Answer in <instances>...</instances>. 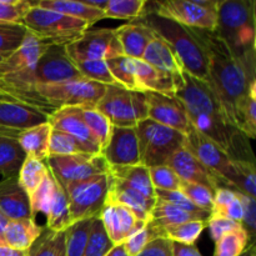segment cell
Instances as JSON below:
<instances>
[{"label": "cell", "mask_w": 256, "mask_h": 256, "mask_svg": "<svg viewBox=\"0 0 256 256\" xmlns=\"http://www.w3.org/2000/svg\"><path fill=\"white\" fill-rule=\"evenodd\" d=\"M95 109L99 110L112 126L135 128L148 119L145 94L120 85H106L104 95Z\"/></svg>", "instance_id": "cell-7"}, {"label": "cell", "mask_w": 256, "mask_h": 256, "mask_svg": "<svg viewBox=\"0 0 256 256\" xmlns=\"http://www.w3.org/2000/svg\"><path fill=\"white\" fill-rule=\"evenodd\" d=\"M174 98L182 102L192 126L214 142L226 155L229 154L234 139L240 132L228 124L219 102L206 82L184 72Z\"/></svg>", "instance_id": "cell-2"}, {"label": "cell", "mask_w": 256, "mask_h": 256, "mask_svg": "<svg viewBox=\"0 0 256 256\" xmlns=\"http://www.w3.org/2000/svg\"><path fill=\"white\" fill-rule=\"evenodd\" d=\"M150 180L155 190H165V192H176L180 188L182 180L179 179L174 170L168 165H160L149 169Z\"/></svg>", "instance_id": "cell-52"}, {"label": "cell", "mask_w": 256, "mask_h": 256, "mask_svg": "<svg viewBox=\"0 0 256 256\" xmlns=\"http://www.w3.org/2000/svg\"><path fill=\"white\" fill-rule=\"evenodd\" d=\"M109 174L115 182L140 192L149 199H156L155 189L150 180L149 168L142 164L130 166H109Z\"/></svg>", "instance_id": "cell-28"}, {"label": "cell", "mask_w": 256, "mask_h": 256, "mask_svg": "<svg viewBox=\"0 0 256 256\" xmlns=\"http://www.w3.org/2000/svg\"><path fill=\"white\" fill-rule=\"evenodd\" d=\"M29 256H65V232L44 229L29 249Z\"/></svg>", "instance_id": "cell-40"}, {"label": "cell", "mask_w": 256, "mask_h": 256, "mask_svg": "<svg viewBox=\"0 0 256 256\" xmlns=\"http://www.w3.org/2000/svg\"><path fill=\"white\" fill-rule=\"evenodd\" d=\"M10 220L0 212V246H6L5 245V230Z\"/></svg>", "instance_id": "cell-59"}, {"label": "cell", "mask_w": 256, "mask_h": 256, "mask_svg": "<svg viewBox=\"0 0 256 256\" xmlns=\"http://www.w3.org/2000/svg\"><path fill=\"white\" fill-rule=\"evenodd\" d=\"M179 192H182L190 202L202 210L210 212L212 208V199H214V192L208 188L199 184H192V182H180Z\"/></svg>", "instance_id": "cell-50"}, {"label": "cell", "mask_w": 256, "mask_h": 256, "mask_svg": "<svg viewBox=\"0 0 256 256\" xmlns=\"http://www.w3.org/2000/svg\"><path fill=\"white\" fill-rule=\"evenodd\" d=\"M84 4H86L88 6L92 8V9H98L104 12L105 8H106L108 0H84Z\"/></svg>", "instance_id": "cell-60"}, {"label": "cell", "mask_w": 256, "mask_h": 256, "mask_svg": "<svg viewBox=\"0 0 256 256\" xmlns=\"http://www.w3.org/2000/svg\"><path fill=\"white\" fill-rule=\"evenodd\" d=\"M22 25L50 45L70 44L90 28L82 20L36 6V2L25 15Z\"/></svg>", "instance_id": "cell-5"}, {"label": "cell", "mask_w": 256, "mask_h": 256, "mask_svg": "<svg viewBox=\"0 0 256 256\" xmlns=\"http://www.w3.org/2000/svg\"><path fill=\"white\" fill-rule=\"evenodd\" d=\"M49 45L50 44L45 42L44 40L39 39V38L28 32V35L22 40L20 46L2 60V62H0V76L12 74V72H22L35 69L38 60L44 54Z\"/></svg>", "instance_id": "cell-21"}, {"label": "cell", "mask_w": 256, "mask_h": 256, "mask_svg": "<svg viewBox=\"0 0 256 256\" xmlns=\"http://www.w3.org/2000/svg\"><path fill=\"white\" fill-rule=\"evenodd\" d=\"M254 242L244 229L228 232L215 242L214 256H240L245 252L248 245Z\"/></svg>", "instance_id": "cell-43"}, {"label": "cell", "mask_w": 256, "mask_h": 256, "mask_svg": "<svg viewBox=\"0 0 256 256\" xmlns=\"http://www.w3.org/2000/svg\"><path fill=\"white\" fill-rule=\"evenodd\" d=\"M206 226L205 220H190L178 225H170L159 230V236H164L170 242L182 245H194Z\"/></svg>", "instance_id": "cell-35"}, {"label": "cell", "mask_w": 256, "mask_h": 256, "mask_svg": "<svg viewBox=\"0 0 256 256\" xmlns=\"http://www.w3.org/2000/svg\"><path fill=\"white\" fill-rule=\"evenodd\" d=\"M182 146L186 148L212 175L222 182L225 188L232 190V159L214 142L192 126V129L185 134Z\"/></svg>", "instance_id": "cell-12"}, {"label": "cell", "mask_w": 256, "mask_h": 256, "mask_svg": "<svg viewBox=\"0 0 256 256\" xmlns=\"http://www.w3.org/2000/svg\"><path fill=\"white\" fill-rule=\"evenodd\" d=\"M132 66L135 90L142 92H158L170 98L175 96L182 78L178 80L172 75L159 72L142 59H132Z\"/></svg>", "instance_id": "cell-19"}, {"label": "cell", "mask_w": 256, "mask_h": 256, "mask_svg": "<svg viewBox=\"0 0 256 256\" xmlns=\"http://www.w3.org/2000/svg\"><path fill=\"white\" fill-rule=\"evenodd\" d=\"M50 132L52 126L49 122H44L20 132L18 135V142L28 158L44 162L49 156Z\"/></svg>", "instance_id": "cell-30"}, {"label": "cell", "mask_w": 256, "mask_h": 256, "mask_svg": "<svg viewBox=\"0 0 256 256\" xmlns=\"http://www.w3.org/2000/svg\"><path fill=\"white\" fill-rule=\"evenodd\" d=\"M48 112L38 110L29 105L0 99V130H22L48 122Z\"/></svg>", "instance_id": "cell-20"}, {"label": "cell", "mask_w": 256, "mask_h": 256, "mask_svg": "<svg viewBox=\"0 0 256 256\" xmlns=\"http://www.w3.org/2000/svg\"><path fill=\"white\" fill-rule=\"evenodd\" d=\"M136 256H174L172 242L164 236L155 238Z\"/></svg>", "instance_id": "cell-56"}, {"label": "cell", "mask_w": 256, "mask_h": 256, "mask_svg": "<svg viewBox=\"0 0 256 256\" xmlns=\"http://www.w3.org/2000/svg\"><path fill=\"white\" fill-rule=\"evenodd\" d=\"M190 220L202 219L156 198L152 214H150V222H148V224L152 225L156 230L158 235H159V230L162 229V228L182 224V222H190Z\"/></svg>", "instance_id": "cell-32"}, {"label": "cell", "mask_w": 256, "mask_h": 256, "mask_svg": "<svg viewBox=\"0 0 256 256\" xmlns=\"http://www.w3.org/2000/svg\"><path fill=\"white\" fill-rule=\"evenodd\" d=\"M232 188L234 192L249 195L256 199V169L255 162L244 160H232Z\"/></svg>", "instance_id": "cell-37"}, {"label": "cell", "mask_w": 256, "mask_h": 256, "mask_svg": "<svg viewBox=\"0 0 256 256\" xmlns=\"http://www.w3.org/2000/svg\"><path fill=\"white\" fill-rule=\"evenodd\" d=\"M135 132L139 145L140 164L149 169L166 165L169 158L184 145L185 134L156 124L150 119L138 122Z\"/></svg>", "instance_id": "cell-6"}, {"label": "cell", "mask_w": 256, "mask_h": 256, "mask_svg": "<svg viewBox=\"0 0 256 256\" xmlns=\"http://www.w3.org/2000/svg\"><path fill=\"white\" fill-rule=\"evenodd\" d=\"M48 122L52 130L72 135L84 144L100 149L99 144L82 119V106H66L54 110L48 116ZM100 152H102V149H100Z\"/></svg>", "instance_id": "cell-23"}, {"label": "cell", "mask_w": 256, "mask_h": 256, "mask_svg": "<svg viewBox=\"0 0 256 256\" xmlns=\"http://www.w3.org/2000/svg\"><path fill=\"white\" fill-rule=\"evenodd\" d=\"M74 154H100V149L84 144L72 135L52 129L49 140V156Z\"/></svg>", "instance_id": "cell-34"}, {"label": "cell", "mask_w": 256, "mask_h": 256, "mask_svg": "<svg viewBox=\"0 0 256 256\" xmlns=\"http://www.w3.org/2000/svg\"><path fill=\"white\" fill-rule=\"evenodd\" d=\"M100 154L109 166H130L140 164L135 128L112 126L109 142Z\"/></svg>", "instance_id": "cell-17"}, {"label": "cell", "mask_w": 256, "mask_h": 256, "mask_svg": "<svg viewBox=\"0 0 256 256\" xmlns=\"http://www.w3.org/2000/svg\"><path fill=\"white\" fill-rule=\"evenodd\" d=\"M112 248H114V245L105 232L99 216L94 218L89 240H88L86 248H85L82 256H106Z\"/></svg>", "instance_id": "cell-45"}, {"label": "cell", "mask_w": 256, "mask_h": 256, "mask_svg": "<svg viewBox=\"0 0 256 256\" xmlns=\"http://www.w3.org/2000/svg\"><path fill=\"white\" fill-rule=\"evenodd\" d=\"M135 22L149 28L156 36L172 48L182 62L185 72L206 82L208 54L196 30L162 16L146 5L142 16L138 18Z\"/></svg>", "instance_id": "cell-4"}, {"label": "cell", "mask_w": 256, "mask_h": 256, "mask_svg": "<svg viewBox=\"0 0 256 256\" xmlns=\"http://www.w3.org/2000/svg\"><path fill=\"white\" fill-rule=\"evenodd\" d=\"M28 35L22 25L0 24V56L6 58L16 50Z\"/></svg>", "instance_id": "cell-49"}, {"label": "cell", "mask_w": 256, "mask_h": 256, "mask_svg": "<svg viewBox=\"0 0 256 256\" xmlns=\"http://www.w3.org/2000/svg\"><path fill=\"white\" fill-rule=\"evenodd\" d=\"M106 256H128V255H126V252H125L122 245H118V246L112 248V249L110 250L109 254H108Z\"/></svg>", "instance_id": "cell-61"}, {"label": "cell", "mask_w": 256, "mask_h": 256, "mask_svg": "<svg viewBox=\"0 0 256 256\" xmlns=\"http://www.w3.org/2000/svg\"><path fill=\"white\" fill-rule=\"evenodd\" d=\"M206 225L209 228L210 236H212L214 242H216L220 238L224 236L228 232L242 229V224H239V222H232V220L226 219V218L212 216V215L208 218Z\"/></svg>", "instance_id": "cell-55"}, {"label": "cell", "mask_w": 256, "mask_h": 256, "mask_svg": "<svg viewBox=\"0 0 256 256\" xmlns=\"http://www.w3.org/2000/svg\"><path fill=\"white\" fill-rule=\"evenodd\" d=\"M146 6L162 16L172 19L190 29L214 32L216 28L218 9H204L192 0H164L146 2Z\"/></svg>", "instance_id": "cell-13"}, {"label": "cell", "mask_w": 256, "mask_h": 256, "mask_svg": "<svg viewBox=\"0 0 256 256\" xmlns=\"http://www.w3.org/2000/svg\"><path fill=\"white\" fill-rule=\"evenodd\" d=\"M99 219L114 246L122 245L128 238L146 225L124 205L110 200H105Z\"/></svg>", "instance_id": "cell-15"}, {"label": "cell", "mask_w": 256, "mask_h": 256, "mask_svg": "<svg viewBox=\"0 0 256 256\" xmlns=\"http://www.w3.org/2000/svg\"><path fill=\"white\" fill-rule=\"evenodd\" d=\"M255 8L254 0H222L214 30L234 59L252 68H256Z\"/></svg>", "instance_id": "cell-3"}, {"label": "cell", "mask_w": 256, "mask_h": 256, "mask_svg": "<svg viewBox=\"0 0 256 256\" xmlns=\"http://www.w3.org/2000/svg\"><path fill=\"white\" fill-rule=\"evenodd\" d=\"M55 186H56V180L49 170V175L38 186V189L30 195V206H32V218H35V215L38 214H42L46 216L55 194Z\"/></svg>", "instance_id": "cell-44"}, {"label": "cell", "mask_w": 256, "mask_h": 256, "mask_svg": "<svg viewBox=\"0 0 256 256\" xmlns=\"http://www.w3.org/2000/svg\"><path fill=\"white\" fill-rule=\"evenodd\" d=\"M240 256H256V246H255V242H250L248 245V248L245 249V252H242Z\"/></svg>", "instance_id": "cell-62"}, {"label": "cell", "mask_w": 256, "mask_h": 256, "mask_svg": "<svg viewBox=\"0 0 256 256\" xmlns=\"http://www.w3.org/2000/svg\"><path fill=\"white\" fill-rule=\"evenodd\" d=\"M110 182L112 176L106 172L80 182H70L65 186L69 199L72 222L99 216L105 204Z\"/></svg>", "instance_id": "cell-8"}, {"label": "cell", "mask_w": 256, "mask_h": 256, "mask_svg": "<svg viewBox=\"0 0 256 256\" xmlns=\"http://www.w3.org/2000/svg\"><path fill=\"white\" fill-rule=\"evenodd\" d=\"M2 59H4V58H2V56H0V62H2Z\"/></svg>", "instance_id": "cell-64"}, {"label": "cell", "mask_w": 256, "mask_h": 256, "mask_svg": "<svg viewBox=\"0 0 256 256\" xmlns=\"http://www.w3.org/2000/svg\"><path fill=\"white\" fill-rule=\"evenodd\" d=\"M0 256H29V250H15L8 246H0Z\"/></svg>", "instance_id": "cell-58"}, {"label": "cell", "mask_w": 256, "mask_h": 256, "mask_svg": "<svg viewBox=\"0 0 256 256\" xmlns=\"http://www.w3.org/2000/svg\"><path fill=\"white\" fill-rule=\"evenodd\" d=\"M35 2L29 0H0V24L22 25L25 15Z\"/></svg>", "instance_id": "cell-46"}, {"label": "cell", "mask_w": 256, "mask_h": 256, "mask_svg": "<svg viewBox=\"0 0 256 256\" xmlns=\"http://www.w3.org/2000/svg\"><path fill=\"white\" fill-rule=\"evenodd\" d=\"M142 59L159 72L172 75L178 80L184 72V68L172 48L156 35L149 42Z\"/></svg>", "instance_id": "cell-26"}, {"label": "cell", "mask_w": 256, "mask_h": 256, "mask_svg": "<svg viewBox=\"0 0 256 256\" xmlns=\"http://www.w3.org/2000/svg\"><path fill=\"white\" fill-rule=\"evenodd\" d=\"M20 132L0 130V175L2 179L16 176L26 154L18 142Z\"/></svg>", "instance_id": "cell-27"}, {"label": "cell", "mask_w": 256, "mask_h": 256, "mask_svg": "<svg viewBox=\"0 0 256 256\" xmlns=\"http://www.w3.org/2000/svg\"><path fill=\"white\" fill-rule=\"evenodd\" d=\"M166 165L174 170L180 180L192 184H199L208 188L215 192L218 188H225L215 175H212L186 148L182 146L178 149L169 160Z\"/></svg>", "instance_id": "cell-18"}, {"label": "cell", "mask_w": 256, "mask_h": 256, "mask_svg": "<svg viewBox=\"0 0 256 256\" xmlns=\"http://www.w3.org/2000/svg\"><path fill=\"white\" fill-rule=\"evenodd\" d=\"M92 219L72 222L65 230V256H82L89 240Z\"/></svg>", "instance_id": "cell-38"}, {"label": "cell", "mask_w": 256, "mask_h": 256, "mask_svg": "<svg viewBox=\"0 0 256 256\" xmlns=\"http://www.w3.org/2000/svg\"><path fill=\"white\" fill-rule=\"evenodd\" d=\"M144 94L146 99L148 119L182 134H186L192 129L186 112L176 98L165 96L152 92Z\"/></svg>", "instance_id": "cell-16"}, {"label": "cell", "mask_w": 256, "mask_h": 256, "mask_svg": "<svg viewBox=\"0 0 256 256\" xmlns=\"http://www.w3.org/2000/svg\"><path fill=\"white\" fill-rule=\"evenodd\" d=\"M155 196L158 199H162L164 202H169V204L174 205V206L179 208V209L184 210V212H189V214L195 215L199 219L205 220L206 222L208 218L210 216V212L202 210L198 208L196 205L192 204L182 192L176 190V192H165V190H155Z\"/></svg>", "instance_id": "cell-51"}, {"label": "cell", "mask_w": 256, "mask_h": 256, "mask_svg": "<svg viewBox=\"0 0 256 256\" xmlns=\"http://www.w3.org/2000/svg\"><path fill=\"white\" fill-rule=\"evenodd\" d=\"M105 200H110V202L124 205L130 212H132L136 215L138 219L148 224V222H150V214H152V210L154 208L155 200L156 199H149V198L144 196L140 192L115 182L112 178L109 192H108L106 199Z\"/></svg>", "instance_id": "cell-25"}, {"label": "cell", "mask_w": 256, "mask_h": 256, "mask_svg": "<svg viewBox=\"0 0 256 256\" xmlns=\"http://www.w3.org/2000/svg\"><path fill=\"white\" fill-rule=\"evenodd\" d=\"M159 235H158L156 230L150 224H146L139 232H136L132 236L128 238L124 242V244H122V248H124L128 256H136L146 246L148 242H150L152 239H155Z\"/></svg>", "instance_id": "cell-53"}, {"label": "cell", "mask_w": 256, "mask_h": 256, "mask_svg": "<svg viewBox=\"0 0 256 256\" xmlns=\"http://www.w3.org/2000/svg\"><path fill=\"white\" fill-rule=\"evenodd\" d=\"M38 92L52 110L66 106L95 108L106 90V85L84 78L59 84L38 85Z\"/></svg>", "instance_id": "cell-9"}, {"label": "cell", "mask_w": 256, "mask_h": 256, "mask_svg": "<svg viewBox=\"0 0 256 256\" xmlns=\"http://www.w3.org/2000/svg\"><path fill=\"white\" fill-rule=\"evenodd\" d=\"M76 79H82V75L68 56L65 45H49L35 66L34 80L36 86Z\"/></svg>", "instance_id": "cell-14"}, {"label": "cell", "mask_w": 256, "mask_h": 256, "mask_svg": "<svg viewBox=\"0 0 256 256\" xmlns=\"http://www.w3.org/2000/svg\"><path fill=\"white\" fill-rule=\"evenodd\" d=\"M240 202L242 206V228L249 235L250 240L255 242L256 232V199L249 196V195L238 192Z\"/></svg>", "instance_id": "cell-54"}, {"label": "cell", "mask_w": 256, "mask_h": 256, "mask_svg": "<svg viewBox=\"0 0 256 256\" xmlns=\"http://www.w3.org/2000/svg\"><path fill=\"white\" fill-rule=\"evenodd\" d=\"M0 99H6V98H5V96H2V95L0 94ZM8 100H9V99H8Z\"/></svg>", "instance_id": "cell-63"}, {"label": "cell", "mask_w": 256, "mask_h": 256, "mask_svg": "<svg viewBox=\"0 0 256 256\" xmlns=\"http://www.w3.org/2000/svg\"><path fill=\"white\" fill-rule=\"evenodd\" d=\"M238 130L248 139L256 136V80L250 84L249 92L238 108Z\"/></svg>", "instance_id": "cell-36"}, {"label": "cell", "mask_w": 256, "mask_h": 256, "mask_svg": "<svg viewBox=\"0 0 256 256\" xmlns=\"http://www.w3.org/2000/svg\"><path fill=\"white\" fill-rule=\"evenodd\" d=\"M196 30L208 54L206 84L219 102L228 124L238 130V108L249 92L256 68L234 59L214 32Z\"/></svg>", "instance_id": "cell-1"}, {"label": "cell", "mask_w": 256, "mask_h": 256, "mask_svg": "<svg viewBox=\"0 0 256 256\" xmlns=\"http://www.w3.org/2000/svg\"><path fill=\"white\" fill-rule=\"evenodd\" d=\"M114 32L122 46V54L132 59H142L145 49L155 36L149 28L135 20L115 28Z\"/></svg>", "instance_id": "cell-24"}, {"label": "cell", "mask_w": 256, "mask_h": 256, "mask_svg": "<svg viewBox=\"0 0 256 256\" xmlns=\"http://www.w3.org/2000/svg\"><path fill=\"white\" fill-rule=\"evenodd\" d=\"M45 164L64 189L70 182L109 172V165L102 154L52 155Z\"/></svg>", "instance_id": "cell-10"}, {"label": "cell", "mask_w": 256, "mask_h": 256, "mask_svg": "<svg viewBox=\"0 0 256 256\" xmlns=\"http://www.w3.org/2000/svg\"><path fill=\"white\" fill-rule=\"evenodd\" d=\"M172 250H174V256H202L195 245H182L178 242H172Z\"/></svg>", "instance_id": "cell-57"}, {"label": "cell", "mask_w": 256, "mask_h": 256, "mask_svg": "<svg viewBox=\"0 0 256 256\" xmlns=\"http://www.w3.org/2000/svg\"><path fill=\"white\" fill-rule=\"evenodd\" d=\"M106 66L109 69L110 74L114 78L118 85L126 89L135 90L134 74H132V58H128L125 55L112 58V59L105 60Z\"/></svg>", "instance_id": "cell-47"}, {"label": "cell", "mask_w": 256, "mask_h": 256, "mask_svg": "<svg viewBox=\"0 0 256 256\" xmlns=\"http://www.w3.org/2000/svg\"><path fill=\"white\" fill-rule=\"evenodd\" d=\"M82 75V78L92 82H100L104 85H118L114 78L110 74L104 60H94V62H72Z\"/></svg>", "instance_id": "cell-48"}, {"label": "cell", "mask_w": 256, "mask_h": 256, "mask_svg": "<svg viewBox=\"0 0 256 256\" xmlns=\"http://www.w3.org/2000/svg\"><path fill=\"white\" fill-rule=\"evenodd\" d=\"M145 0H108L104 16L109 19L136 20L144 12Z\"/></svg>", "instance_id": "cell-42"}, {"label": "cell", "mask_w": 256, "mask_h": 256, "mask_svg": "<svg viewBox=\"0 0 256 256\" xmlns=\"http://www.w3.org/2000/svg\"><path fill=\"white\" fill-rule=\"evenodd\" d=\"M82 119H84L85 124L89 128L90 132L95 140L99 144L100 149H104L105 145L109 142L110 134H112V125L110 124L109 120L95 108L90 106H82Z\"/></svg>", "instance_id": "cell-41"}, {"label": "cell", "mask_w": 256, "mask_h": 256, "mask_svg": "<svg viewBox=\"0 0 256 256\" xmlns=\"http://www.w3.org/2000/svg\"><path fill=\"white\" fill-rule=\"evenodd\" d=\"M48 175H49V168L44 162L26 156L20 168L18 178H19V182L22 189L30 196L38 189V186L44 182Z\"/></svg>", "instance_id": "cell-39"}, {"label": "cell", "mask_w": 256, "mask_h": 256, "mask_svg": "<svg viewBox=\"0 0 256 256\" xmlns=\"http://www.w3.org/2000/svg\"><path fill=\"white\" fill-rule=\"evenodd\" d=\"M44 232L34 219L10 220L5 230V245L15 250H29Z\"/></svg>", "instance_id": "cell-29"}, {"label": "cell", "mask_w": 256, "mask_h": 256, "mask_svg": "<svg viewBox=\"0 0 256 256\" xmlns=\"http://www.w3.org/2000/svg\"><path fill=\"white\" fill-rule=\"evenodd\" d=\"M65 52L72 62L108 60L120 56L122 46L116 39L114 29L85 30L76 40L65 45Z\"/></svg>", "instance_id": "cell-11"}, {"label": "cell", "mask_w": 256, "mask_h": 256, "mask_svg": "<svg viewBox=\"0 0 256 256\" xmlns=\"http://www.w3.org/2000/svg\"><path fill=\"white\" fill-rule=\"evenodd\" d=\"M0 212L9 220L34 219L30 196L20 185L18 175L0 182Z\"/></svg>", "instance_id": "cell-22"}, {"label": "cell", "mask_w": 256, "mask_h": 256, "mask_svg": "<svg viewBox=\"0 0 256 256\" xmlns=\"http://www.w3.org/2000/svg\"><path fill=\"white\" fill-rule=\"evenodd\" d=\"M72 224L68 194L64 188L56 182L54 198L46 215V229L56 232H65Z\"/></svg>", "instance_id": "cell-33"}, {"label": "cell", "mask_w": 256, "mask_h": 256, "mask_svg": "<svg viewBox=\"0 0 256 256\" xmlns=\"http://www.w3.org/2000/svg\"><path fill=\"white\" fill-rule=\"evenodd\" d=\"M36 6L82 20L89 26L96 24L100 20L105 19L104 12L92 9V8L88 6L82 2H74V0H38Z\"/></svg>", "instance_id": "cell-31"}]
</instances>
